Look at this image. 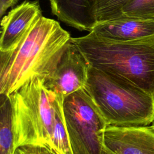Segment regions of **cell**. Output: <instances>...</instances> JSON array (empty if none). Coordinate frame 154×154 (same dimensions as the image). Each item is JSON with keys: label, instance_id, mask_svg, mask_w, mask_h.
<instances>
[{"label": "cell", "instance_id": "obj_1", "mask_svg": "<svg viewBox=\"0 0 154 154\" xmlns=\"http://www.w3.org/2000/svg\"><path fill=\"white\" fill-rule=\"evenodd\" d=\"M71 38L57 20L38 17L14 49L0 52V94L9 96L36 78L48 79Z\"/></svg>", "mask_w": 154, "mask_h": 154}, {"label": "cell", "instance_id": "obj_2", "mask_svg": "<svg viewBox=\"0 0 154 154\" xmlns=\"http://www.w3.org/2000/svg\"><path fill=\"white\" fill-rule=\"evenodd\" d=\"M71 41L92 67L122 77L154 98V36L119 42L89 32Z\"/></svg>", "mask_w": 154, "mask_h": 154}, {"label": "cell", "instance_id": "obj_3", "mask_svg": "<svg viewBox=\"0 0 154 154\" xmlns=\"http://www.w3.org/2000/svg\"><path fill=\"white\" fill-rule=\"evenodd\" d=\"M11 109L14 150L22 146L47 148L52 153L57 123L64 116V98L34 78L8 96Z\"/></svg>", "mask_w": 154, "mask_h": 154}, {"label": "cell", "instance_id": "obj_4", "mask_svg": "<svg viewBox=\"0 0 154 154\" xmlns=\"http://www.w3.org/2000/svg\"><path fill=\"white\" fill-rule=\"evenodd\" d=\"M108 125L149 126L154 98L130 81L91 66L85 87Z\"/></svg>", "mask_w": 154, "mask_h": 154}, {"label": "cell", "instance_id": "obj_5", "mask_svg": "<svg viewBox=\"0 0 154 154\" xmlns=\"http://www.w3.org/2000/svg\"><path fill=\"white\" fill-rule=\"evenodd\" d=\"M64 114L73 154H108L103 144L106 120L87 89L66 97Z\"/></svg>", "mask_w": 154, "mask_h": 154}, {"label": "cell", "instance_id": "obj_6", "mask_svg": "<svg viewBox=\"0 0 154 154\" xmlns=\"http://www.w3.org/2000/svg\"><path fill=\"white\" fill-rule=\"evenodd\" d=\"M90 67L84 55L70 41L55 70L45 80V85L65 98L86 87Z\"/></svg>", "mask_w": 154, "mask_h": 154}, {"label": "cell", "instance_id": "obj_7", "mask_svg": "<svg viewBox=\"0 0 154 154\" xmlns=\"http://www.w3.org/2000/svg\"><path fill=\"white\" fill-rule=\"evenodd\" d=\"M103 144L114 154H154V129L149 126L107 125Z\"/></svg>", "mask_w": 154, "mask_h": 154}, {"label": "cell", "instance_id": "obj_8", "mask_svg": "<svg viewBox=\"0 0 154 154\" xmlns=\"http://www.w3.org/2000/svg\"><path fill=\"white\" fill-rule=\"evenodd\" d=\"M42 12L38 1H25L13 8L1 22L0 52L14 49Z\"/></svg>", "mask_w": 154, "mask_h": 154}, {"label": "cell", "instance_id": "obj_9", "mask_svg": "<svg viewBox=\"0 0 154 154\" xmlns=\"http://www.w3.org/2000/svg\"><path fill=\"white\" fill-rule=\"evenodd\" d=\"M111 41H134L154 36V19L120 17L97 23L90 31Z\"/></svg>", "mask_w": 154, "mask_h": 154}, {"label": "cell", "instance_id": "obj_10", "mask_svg": "<svg viewBox=\"0 0 154 154\" xmlns=\"http://www.w3.org/2000/svg\"><path fill=\"white\" fill-rule=\"evenodd\" d=\"M49 1L52 14L70 26L90 32L97 24L94 0Z\"/></svg>", "mask_w": 154, "mask_h": 154}, {"label": "cell", "instance_id": "obj_11", "mask_svg": "<svg viewBox=\"0 0 154 154\" xmlns=\"http://www.w3.org/2000/svg\"><path fill=\"white\" fill-rule=\"evenodd\" d=\"M0 154H14L11 109L8 96L1 94Z\"/></svg>", "mask_w": 154, "mask_h": 154}, {"label": "cell", "instance_id": "obj_12", "mask_svg": "<svg viewBox=\"0 0 154 154\" xmlns=\"http://www.w3.org/2000/svg\"><path fill=\"white\" fill-rule=\"evenodd\" d=\"M131 0H94V11L97 23L120 17L123 7Z\"/></svg>", "mask_w": 154, "mask_h": 154}, {"label": "cell", "instance_id": "obj_13", "mask_svg": "<svg viewBox=\"0 0 154 154\" xmlns=\"http://www.w3.org/2000/svg\"><path fill=\"white\" fill-rule=\"evenodd\" d=\"M124 17L154 19V0H131L122 10Z\"/></svg>", "mask_w": 154, "mask_h": 154}, {"label": "cell", "instance_id": "obj_14", "mask_svg": "<svg viewBox=\"0 0 154 154\" xmlns=\"http://www.w3.org/2000/svg\"><path fill=\"white\" fill-rule=\"evenodd\" d=\"M14 154H53L49 149L46 147L27 145L22 146L16 148L14 150Z\"/></svg>", "mask_w": 154, "mask_h": 154}, {"label": "cell", "instance_id": "obj_15", "mask_svg": "<svg viewBox=\"0 0 154 154\" xmlns=\"http://www.w3.org/2000/svg\"><path fill=\"white\" fill-rule=\"evenodd\" d=\"M19 0H0V16H2L5 11L17 4Z\"/></svg>", "mask_w": 154, "mask_h": 154}, {"label": "cell", "instance_id": "obj_16", "mask_svg": "<svg viewBox=\"0 0 154 154\" xmlns=\"http://www.w3.org/2000/svg\"><path fill=\"white\" fill-rule=\"evenodd\" d=\"M106 150H107V149H106ZM107 151H108V154H114L112 152H111L109 151L108 150H107Z\"/></svg>", "mask_w": 154, "mask_h": 154}, {"label": "cell", "instance_id": "obj_17", "mask_svg": "<svg viewBox=\"0 0 154 154\" xmlns=\"http://www.w3.org/2000/svg\"><path fill=\"white\" fill-rule=\"evenodd\" d=\"M151 127H152V128H153V129H154V123H153V125H152V126H151Z\"/></svg>", "mask_w": 154, "mask_h": 154}]
</instances>
